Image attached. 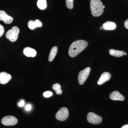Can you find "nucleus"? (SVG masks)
<instances>
[{
    "label": "nucleus",
    "instance_id": "nucleus-1",
    "mask_svg": "<svg viewBox=\"0 0 128 128\" xmlns=\"http://www.w3.org/2000/svg\"><path fill=\"white\" fill-rule=\"evenodd\" d=\"M88 45L87 41L83 40H78L73 42L70 44L68 50L69 55L74 57L84 50Z\"/></svg>",
    "mask_w": 128,
    "mask_h": 128
},
{
    "label": "nucleus",
    "instance_id": "nucleus-2",
    "mask_svg": "<svg viewBox=\"0 0 128 128\" xmlns=\"http://www.w3.org/2000/svg\"><path fill=\"white\" fill-rule=\"evenodd\" d=\"M90 8L92 15L95 17L100 16L103 13L104 9L101 0H91Z\"/></svg>",
    "mask_w": 128,
    "mask_h": 128
},
{
    "label": "nucleus",
    "instance_id": "nucleus-3",
    "mask_svg": "<svg viewBox=\"0 0 128 128\" xmlns=\"http://www.w3.org/2000/svg\"><path fill=\"white\" fill-rule=\"evenodd\" d=\"M20 29L18 27L14 26L11 30H8L6 33V36L12 42H15L18 38Z\"/></svg>",
    "mask_w": 128,
    "mask_h": 128
},
{
    "label": "nucleus",
    "instance_id": "nucleus-4",
    "mask_svg": "<svg viewBox=\"0 0 128 128\" xmlns=\"http://www.w3.org/2000/svg\"><path fill=\"white\" fill-rule=\"evenodd\" d=\"M90 70V67H88L79 72L78 75V81L80 85L83 84L84 83L89 76Z\"/></svg>",
    "mask_w": 128,
    "mask_h": 128
},
{
    "label": "nucleus",
    "instance_id": "nucleus-5",
    "mask_svg": "<svg viewBox=\"0 0 128 128\" xmlns=\"http://www.w3.org/2000/svg\"><path fill=\"white\" fill-rule=\"evenodd\" d=\"M68 116V110L66 107L60 108L56 114V119L60 121H64L66 120Z\"/></svg>",
    "mask_w": 128,
    "mask_h": 128
},
{
    "label": "nucleus",
    "instance_id": "nucleus-6",
    "mask_svg": "<svg viewBox=\"0 0 128 128\" xmlns=\"http://www.w3.org/2000/svg\"><path fill=\"white\" fill-rule=\"evenodd\" d=\"M18 120L16 118L12 116H7L4 117L1 120L2 124L5 126H12L17 124Z\"/></svg>",
    "mask_w": 128,
    "mask_h": 128
},
{
    "label": "nucleus",
    "instance_id": "nucleus-7",
    "mask_svg": "<svg viewBox=\"0 0 128 128\" xmlns=\"http://www.w3.org/2000/svg\"><path fill=\"white\" fill-rule=\"evenodd\" d=\"M87 119L89 123L93 124H98L102 121V117L92 112H90L88 114Z\"/></svg>",
    "mask_w": 128,
    "mask_h": 128
},
{
    "label": "nucleus",
    "instance_id": "nucleus-8",
    "mask_svg": "<svg viewBox=\"0 0 128 128\" xmlns=\"http://www.w3.org/2000/svg\"><path fill=\"white\" fill-rule=\"evenodd\" d=\"M0 20L4 21L6 24H10L13 21V18L4 11L0 10Z\"/></svg>",
    "mask_w": 128,
    "mask_h": 128
},
{
    "label": "nucleus",
    "instance_id": "nucleus-9",
    "mask_svg": "<svg viewBox=\"0 0 128 128\" xmlns=\"http://www.w3.org/2000/svg\"><path fill=\"white\" fill-rule=\"evenodd\" d=\"M12 76L6 72L0 73V84H4L9 82L11 80Z\"/></svg>",
    "mask_w": 128,
    "mask_h": 128
},
{
    "label": "nucleus",
    "instance_id": "nucleus-10",
    "mask_svg": "<svg viewBox=\"0 0 128 128\" xmlns=\"http://www.w3.org/2000/svg\"><path fill=\"white\" fill-rule=\"evenodd\" d=\"M111 77V75L110 73L108 72H104L102 74L98 81V84L99 85L102 84L106 82L109 80Z\"/></svg>",
    "mask_w": 128,
    "mask_h": 128
},
{
    "label": "nucleus",
    "instance_id": "nucleus-11",
    "mask_svg": "<svg viewBox=\"0 0 128 128\" xmlns=\"http://www.w3.org/2000/svg\"><path fill=\"white\" fill-rule=\"evenodd\" d=\"M110 98L113 100L124 101V97L118 91H115L112 92L110 95Z\"/></svg>",
    "mask_w": 128,
    "mask_h": 128
},
{
    "label": "nucleus",
    "instance_id": "nucleus-12",
    "mask_svg": "<svg viewBox=\"0 0 128 128\" xmlns=\"http://www.w3.org/2000/svg\"><path fill=\"white\" fill-rule=\"evenodd\" d=\"M42 24L41 21L39 20L29 21L28 22V26L31 30H33L35 29L36 28L38 27H41Z\"/></svg>",
    "mask_w": 128,
    "mask_h": 128
},
{
    "label": "nucleus",
    "instance_id": "nucleus-13",
    "mask_svg": "<svg viewBox=\"0 0 128 128\" xmlns=\"http://www.w3.org/2000/svg\"><path fill=\"white\" fill-rule=\"evenodd\" d=\"M23 53L28 57H34L37 54L36 51L35 50L30 47L25 48L24 50Z\"/></svg>",
    "mask_w": 128,
    "mask_h": 128
},
{
    "label": "nucleus",
    "instance_id": "nucleus-14",
    "mask_svg": "<svg viewBox=\"0 0 128 128\" xmlns=\"http://www.w3.org/2000/svg\"><path fill=\"white\" fill-rule=\"evenodd\" d=\"M102 28L103 29L105 30H114L116 28V25L113 22L108 21L103 24Z\"/></svg>",
    "mask_w": 128,
    "mask_h": 128
},
{
    "label": "nucleus",
    "instance_id": "nucleus-15",
    "mask_svg": "<svg viewBox=\"0 0 128 128\" xmlns=\"http://www.w3.org/2000/svg\"><path fill=\"white\" fill-rule=\"evenodd\" d=\"M109 54L110 55L117 57H121L124 55H126V53L123 51L115 50L111 49L109 50Z\"/></svg>",
    "mask_w": 128,
    "mask_h": 128
},
{
    "label": "nucleus",
    "instance_id": "nucleus-16",
    "mask_svg": "<svg viewBox=\"0 0 128 128\" xmlns=\"http://www.w3.org/2000/svg\"><path fill=\"white\" fill-rule=\"evenodd\" d=\"M57 51H58V48L57 46H54L50 50V53L48 56L49 61L50 62H52L55 58L57 54Z\"/></svg>",
    "mask_w": 128,
    "mask_h": 128
},
{
    "label": "nucleus",
    "instance_id": "nucleus-17",
    "mask_svg": "<svg viewBox=\"0 0 128 128\" xmlns=\"http://www.w3.org/2000/svg\"><path fill=\"white\" fill-rule=\"evenodd\" d=\"M38 7L41 10H44L47 7L46 0H38L37 2Z\"/></svg>",
    "mask_w": 128,
    "mask_h": 128
},
{
    "label": "nucleus",
    "instance_id": "nucleus-18",
    "mask_svg": "<svg viewBox=\"0 0 128 128\" xmlns=\"http://www.w3.org/2000/svg\"><path fill=\"white\" fill-rule=\"evenodd\" d=\"M53 89L55 91L56 94L60 95L62 94V91L61 90L60 85L58 83H55L52 86Z\"/></svg>",
    "mask_w": 128,
    "mask_h": 128
},
{
    "label": "nucleus",
    "instance_id": "nucleus-19",
    "mask_svg": "<svg viewBox=\"0 0 128 128\" xmlns=\"http://www.w3.org/2000/svg\"><path fill=\"white\" fill-rule=\"evenodd\" d=\"M73 1L74 0H66V2L67 8L70 9H73L74 6Z\"/></svg>",
    "mask_w": 128,
    "mask_h": 128
},
{
    "label": "nucleus",
    "instance_id": "nucleus-20",
    "mask_svg": "<svg viewBox=\"0 0 128 128\" xmlns=\"http://www.w3.org/2000/svg\"><path fill=\"white\" fill-rule=\"evenodd\" d=\"M53 93L50 91H46L44 92L43 93V96L45 98H49L52 96Z\"/></svg>",
    "mask_w": 128,
    "mask_h": 128
},
{
    "label": "nucleus",
    "instance_id": "nucleus-21",
    "mask_svg": "<svg viewBox=\"0 0 128 128\" xmlns=\"http://www.w3.org/2000/svg\"><path fill=\"white\" fill-rule=\"evenodd\" d=\"M4 32V27L2 25L0 24V37L3 35Z\"/></svg>",
    "mask_w": 128,
    "mask_h": 128
},
{
    "label": "nucleus",
    "instance_id": "nucleus-22",
    "mask_svg": "<svg viewBox=\"0 0 128 128\" xmlns=\"http://www.w3.org/2000/svg\"><path fill=\"white\" fill-rule=\"evenodd\" d=\"M32 105L30 104H28L25 107V110L26 111H30L32 109Z\"/></svg>",
    "mask_w": 128,
    "mask_h": 128
},
{
    "label": "nucleus",
    "instance_id": "nucleus-23",
    "mask_svg": "<svg viewBox=\"0 0 128 128\" xmlns=\"http://www.w3.org/2000/svg\"><path fill=\"white\" fill-rule=\"evenodd\" d=\"M24 104H25V102H24V101L23 100H22L21 101V102L18 103V105L19 106L21 107L23 106L24 105Z\"/></svg>",
    "mask_w": 128,
    "mask_h": 128
},
{
    "label": "nucleus",
    "instance_id": "nucleus-24",
    "mask_svg": "<svg viewBox=\"0 0 128 128\" xmlns=\"http://www.w3.org/2000/svg\"><path fill=\"white\" fill-rule=\"evenodd\" d=\"M124 26L126 28L128 29V19L124 22Z\"/></svg>",
    "mask_w": 128,
    "mask_h": 128
},
{
    "label": "nucleus",
    "instance_id": "nucleus-25",
    "mask_svg": "<svg viewBox=\"0 0 128 128\" xmlns=\"http://www.w3.org/2000/svg\"><path fill=\"white\" fill-rule=\"evenodd\" d=\"M121 128H128V124H126L122 126Z\"/></svg>",
    "mask_w": 128,
    "mask_h": 128
},
{
    "label": "nucleus",
    "instance_id": "nucleus-26",
    "mask_svg": "<svg viewBox=\"0 0 128 128\" xmlns=\"http://www.w3.org/2000/svg\"><path fill=\"white\" fill-rule=\"evenodd\" d=\"M100 30H102V29H103V28H102V27H100Z\"/></svg>",
    "mask_w": 128,
    "mask_h": 128
},
{
    "label": "nucleus",
    "instance_id": "nucleus-27",
    "mask_svg": "<svg viewBox=\"0 0 128 128\" xmlns=\"http://www.w3.org/2000/svg\"><path fill=\"white\" fill-rule=\"evenodd\" d=\"M105 6H103V8H105Z\"/></svg>",
    "mask_w": 128,
    "mask_h": 128
}]
</instances>
